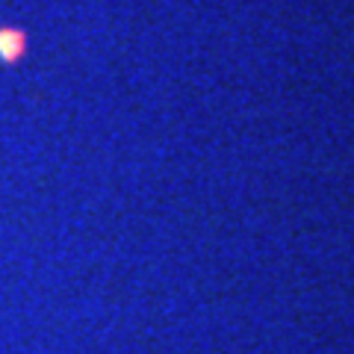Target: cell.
<instances>
[{
    "instance_id": "cell-1",
    "label": "cell",
    "mask_w": 354,
    "mask_h": 354,
    "mask_svg": "<svg viewBox=\"0 0 354 354\" xmlns=\"http://www.w3.org/2000/svg\"><path fill=\"white\" fill-rule=\"evenodd\" d=\"M27 50V36L15 27L0 30V62H18Z\"/></svg>"
}]
</instances>
